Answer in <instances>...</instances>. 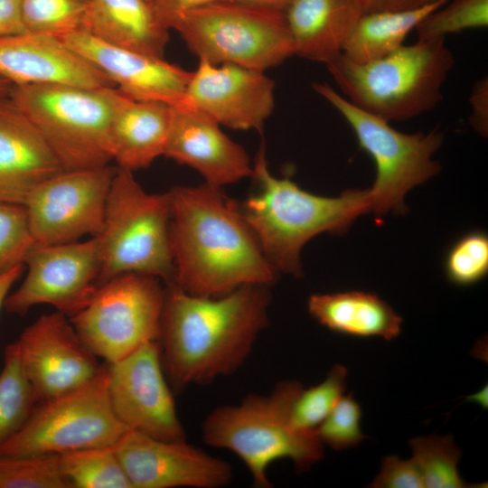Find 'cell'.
I'll list each match as a JSON object with an SVG mask.
<instances>
[{
	"mask_svg": "<svg viewBox=\"0 0 488 488\" xmlns=\"http://www.w3.org/2000/svg\"><path fill=\"white\" fill-rule=\"evenodd\" d=\"M270 300L268 286L200 296L168 284L158 343L173 385L183 389L234 373L268 324Z\"/></svg>",
	"mask_w": 488,
	"mask_h": 488,
	"instance_id": "cell-1",
	"label": "cell"
},
{
	"mask_svg": "<svg viewBox=\"0 0 488 488\" xmlns=\"http://www.w3.org/2000/svg\"><path fill=\"white\" fill-rule=\"evenodd\" d=\"M171 199L170 242L174 283L200 296H220L277 278L240 208L203 183L175 186Z\"/></svg>",
	"mask_w": 488,
	"mask_h": 488,
	"instance_id": "cell-2",
	"label": "cell"
},
{
	"mask_svg": "<svg viewBox=\"0 0 488 488\" xmlns=\"http://www.w3.org/2000/svg\"><path fill=\"white\" fill-rule=\"evenodd\" d=\"M251 177L257 191L239 208L277 273L302 276L300 252L308 240L323 232H343L359 216L371 212L368 189L326 197L301 189L288 177L274 176L264 145L255 157Z\"/></svg>",
	"mask_w": 488,
	"mask_h": 488,
	"instance_id": "cell-3",
	"label": "cell"
},
{
	"mask_svg": "<svg viewBox=\"0 0 488 488\" xmlns=\"http://www.w3.org/2000/svg\"><path fill=\"white\" fill-rule=\"evenodd\" d=\"M446 38L418 40L372 61L356 63L342 53L326 65L344 98L387 122L405 121L433 109L455 59Z\"/></svg>",
	"mask_w": 488,
	"mask_h": 488,
	"instance_id": "cell-4",
	"label": "cell"
},
{
	"mask_svg": "<svg viewBox=\"0 0 488 488\" xmlns=\"http://www.w3.org/2000/svg\"><path fill=\"white\" fill-rule=\"evenodd\" d=\"M303 388L286 380L269 394H249L238 405L216 408L202 423L204 442L238 455L258 488L272 486L267 470L277 460L289 459L296 470H308L322 459L324 445L315 431L292 424V405Z\"/></svg>",
	"mask_w": 488,
	"mask_h": 488,
	"instance_id": "cell-5",
	"label": "cell"
},
{
	"mask_svg": "<svg viewBox=\"0 0 488 488\" xmlns=\"http://www.w3.org/2000/svg\"><path fill=\"white\" fill-rule=\"evenodd\" d=\"M117 88L12 84L7 97L32 121L63 171L108 165Z\"/></svg>",
	"mask_w": 488,
	"mask_h": 488,
	"instance_id": "cell-6",
	"label": "cell"
},
{
	"mask_svg": "<svg viewBox=\"0 0 488 488\" xmlns=\"http://www.w3.org/2000/svg\"><path fill=\"white\" fill-rule=\"evenodd\" d=\"M171 199L168 192L149 193L133 172L117 167L109 189L98 239L99 286L127 273L152 276L174 283L170 242Z\"/></svg>",
	"mask_w": 488,
	"mask_h": 488,
	"instance_id": "cell-7",
	"label": "cell"
},
{
	"mask_svg": "<svg viewBox=\"0 0 488 488\" xmlns=\"http://www.w3.org/2000/svg\"><path fill=\"white\" fill-rule=\"evenodd\" d=\"M199 60L266 71L294 55L284 11L222 1L184 14L174 27Z\"/></svg>",
	"mask_w": 488,
	"mask_h": 488,
	"instance_id": "cell-8",
	"label": "cell"
},
{
	"mask_svg": "<svg viewBox=\"0 0 488 488\" xmlns=\"http://www.w3.org/2000/svg\"><path fill=\"white\" fill-rule=\"evenodd\" d=\"M314 90L332 105L350 125L360 146L373 159L376 176L368 189L371 212L383 216L404 213L407 192L436 175L440 164L432 157L444 134L439 128L427 133L406 134L389 123L350 103L327 83L315 82Z\"/></svg>",
	"mask_w": 488,
	"mask_h": 488,
	"instance_id": "cell-9",
	"label": "cell"
},
{
	"mask_svg": "<svg viewBox=\"0 0 488 488\" xmlns=\"http://www.w3.org/2000/svg\"><path fill=\"white\" fill-rule=\"evenodd\" d=\"M108 379L103 368L83 386L38 403L24 425L0 445V457L114 446L128 428L112 409Z\"/></svg>",
	"mask_w": 488,
	"mask_h": 488,
	"instance_id": "cell-10",
	"label": "cell"
},
{
	"mask_svg": "<svg viewBox=\"0 0 488 488\" xmlns=\"http://www.w3.org/2000/svg\"><path fill=\"white\" fill-rule=\"evenodd\" d=\"M164 299L159 278L122 274L101 284L70 321L84 344L110 364L159 340Z\"/></svg>",
	"mask_w": 488,
	"mask_h": 488,
	"instance_id": "cell-11",
	"label": "cell"
},
{
	"mask_svg": "<svg viewBox=\"0 0 488 488\" xmlns=\"http://www.w3.org/2000/svg\"><path fill=\"white\" fill-rule=\"evenodd\" d=\"M117 167L63 171L38 184L25 208L34 244L52 245L97 236Z\"/></svg>",
	"mask_w": 488,
	"mask_h": 488,
	"instance_id": "cell-12",
	"label": "cell"
},
{
	"mask_svg": "<svg viewBox=\"0 0 488 488\" xmlns=\"http://www.w3.org/2000/svg\"><path fill=\"white\" fill-rule=\"evenodd\" d=\"M27 275L4 306L19 315L37 305H50L66 316L81 310L99 286L101 258L96 237L78 242L39 245L24 259Z\"/></svg>",
	"mask_w": 488,
	"mask_h": 488,
	"instance_id": "cell-13",
	"label": "cell"
},
{
	"mask_svg": "<svg viewBox=\"0 0 488 488\" xmlns=\"http://www.w3.org/2000/svg\"><path fill=\"white\" fill-rule=\"evenodd\" d=\"M108 377L112 409L128 429L163 440H185L158 341L110 363Z\"/></svg>",
	"mask_w": 488,
	"mask_h": 488,
	"instance_id": "cell-14",
	"label": "cell"
},
{
	"mask_svg": "<svg viewBox=\"0 0 488 488\" xmlns=\"http://www.w3.org/2000/svg\"><path fill=\"white\" fill-rule=\"evenodd\" d=\"M15 343L39 403L83 386L104 368L60 312L40 316Z\"/></svg>",
	"mask_w": 488,
	"mask_h": 488,
	"instance_id": "cell-15",
	"label": "cell"
},
{
	"mask_svg": "<svg viewBox=\"0 0 488 488\" xmlns=\"http://www.w3.org/2000/svg\"><path fill=\"white\" fill-rule=\"evenodd\" d=\"M114 449L132 488H218L233 476L228 462L185 440H163L127 429Z\"/></svg>",
	"mask_w": 488,
	"mask_h": 488,
	"instance_id": "cell-16",
	"label": "cell"
},
{
	"mask_svg": "<svg viewBox=\"0 0 488 488\" xmlns=\"http://www.w3.org/2000/svg\"><path fill=\"white\" fill-rule=\"evenodd\" d=\"M265 72L199 60L184 103L227 127L261 131L275 107V83Z\"/></svg>",
	"mask_w": 488,
	"mask_h": 488,
	"instance_id": "cell-17",
	"label": "cell"
},
{
	"mask_svg": "<svg viewBox=\"0 0 488 488\" xmlns=\"http://www.w3.org/2000/svg\"><path fill=\"white\" fill-rule=\"evenodd\" d=\"M59 38L104 72L126 96L170 106L184 103L192 71L164 58L107 42L87 32Z\"/></svg>",
	"mask_w": 488,
	"mask_h": 488,
	"instance_id": "cell-18",
	"label": "cell"
},
{
	"mask_svg": "<svg viewBox=\"0 0 488 488\" xmlns=\"http://www.w3.org/2000/svg\"><path fill=\"white\" fill-rule=\"evenodd\" d=\"M220 126L191 105L172 106L164 155L193 168L206 183L220 188L251 177L253 164L246 150Z\"/></svg>",
	"mask_w": 488,
	"mask_h": 488,
	"instance_id": "cell-19",
	"label": "cell"
},
{
	"mask_svg": "<svg viewBox=\"0 0 488 488\" xmlns=\"http://www.w3.org/2000/svg\"><path fill=\"white\" fill-rule=\"evenodd\" d=\"M0 77L14 85L116 88L104 72L61 38L33 32L0 36Z\"/></svg>",
	"mask_w": 488,
	"mask_h": 488,
	"instance_id": "cell-20",
	"label": "cell"
},
{
	"mask_svg": "<svg viewBox=\"0 0 488 488\" xmlns=\"http://www.w3.org/2000/svg\"><path fill=\"white\" fill-rule=\"evenodd\" d=\"M61 172L36 127L7 96L0 98V202L23 205L38 184Z\"/></svg>",
	"mask_w": 488,
	"mask_h": 488,
	"instance_id": "cell-21",
	"label": "cell"
},
{
	"mask_svg": "<svg viewBox=\"0 0 488 488\" xmlns=\"http://www.w3.org/2000/svg\"><path fill=\"white\" fill-rule=\"evenodd\" d=\"M171 117L172 106L133 99L120 91L109 127L110 152L118 167L133 172L164 155Z\"/></svg>",
	"mask_w": 488,
	"mask_h": 488,
	"instance_id": "cell-22",
	"label": "cell"
},
{
	"mask_svg": "<svg viewBox=\"0 0 488 488\" xmlns=\"http://www.w3.org/2000/svg\"><path fill=\"white\" fill-rule=\"evenodd\" d=\"M294 55L327 64L363 14L356 0H291L284 11Z\"/></svg>",
	"mask_w": 488,
	"mask_h": 488,
	"instance_id": "cell-23",
	"label": "cell"
},
{
	"mask_svg": "<svg viewBox=\"0 0 488 488\" xmlns=\"http://www.w3.org/2000/svg\"><path fill=\"white\" fill-rule=\"evenodd\" d=\"M83 32L158 58H164L169 40V30L146 0H89Z\"/></svg>",
	"mask_w": 488,
	"mask_h": 488,
	"instance_id": "cell-24",
	"label": "cell"
},
{
	"mask_svg": "<svg viewBox=\"0 0 488 488\" xmlns=\"http://www.w3.org/2000/svg\"><path fill=\"white\" fill-rule=\"evenodd\" d=\"M307 308L320 324L338 333L390 341L401 332L402 317L372 293L314 294L308 298Z\"/></svg>",
	"mask_w": 488,
	"mask_h": 488,
	"instance_id": "cell-25",
	"label": "cell"
},
{
	"mask_svg": "<svg viewBox=\"0 0 488 488\" xmlns=\"http://www.w3.org/2000/svg\"><path fill=\"white\" fill-rule=\"evenodd\" d=\"M448 1L436 0L408 10L363 14L345 40L341 53L356 63L380 59L404 45L408 33L425 17Z\"/></svg>",
	"mask_w": 488,
	"mask_h": 488,
	"instance_id": "cell-26",
	"label": "cell"
},
{
	"mask_svg": "<svg viewBox=\"0 0 488 488\" xmlns=\"http://www.w3.org/2000/svg\"><path fill=\"white\" fill-rule=\"evenodd\" d=\"M38 403L14 342L5 349L0 372V445L24 425Z\"/></svg>",
	"mask_w": 488,
	"mask_h": 488,
	"instance_id": "cell-27",
	"label": "cell"
},
{
	"mask_svg": "<svg viewBox=\"0 0 488 488\" xmlns=\"http://www.w3.org/2000/svg\"><path fill=\"white\" fill-rule=\"evenodd\" d=\"M72 488H132L114 446H94L60 455Z\"/></svg>",
	"mask_w": 488,
	"mask_h": 488,
	"instance_id": "cell-28",
	"label": "cell"
},
{
	"mask_svg": "<svg viewBox=\"0 0 488 488\" xmlns=\"http://www.w3.org/2000/svg\"><path fill=\"white\" fill-rule=\"evenodd\" d=\"M411 459L427 488L471 487L459 474L462 453L451 435L418 436L411 439Z\"/></svg>",
	"mask_w": 488,
	"mask_h": 488,
	"instance_id": "cell-29",
	"label": "cell"
},
{
	"mask_svg": "<svg viewBox=\"0 0 488 488\" xmlns=\"http://www.w3.org/2000/svg\"><path fill=\"white\" fill-rule=\"evenodd\" d=\"M347 375L344 366L335 364L321 383L303 388L292 405V424L300 430L315 431L344 395Z\"/></svg>",
	"mask_w": 488,
	"mask_h": 488,
	"instance_id": "cell-30",
	"label": "cell"
},
{
	"mask_svg": "<svg viewBox=\"0 0 488 488\" xmlns=\"http://www.w3.org/2000/svg\"><path fill=\"white\" fill-rule=\"evenodd\" d=\"M86 10L82 0H22L26 31L57 37L84 31Z\"/></svg>",
	"mask_w": 488,
	"mask_h": 488,
	"instance_id": "cell-31",
	"label": "cell"
},
{
	"mask_svg": "<svg viewBox=\"0 0 488 488\" xmlns=\"http://www.w3.org/2000/svg\"><path fill=\"white\" fill-rule=\"evenodd\" d=\"M0 488H72L60 455L0 457Z\"/></svg>",
	"mask_w": 488,
	"mask_h": 488,
	"instance_id": "cell-32",
	"label": "cell"
},
{
	"mask_svg": "<svg viewBox=\"0 0 488 488\" xmlns=\"http://www.w3.org/2000/svg\"><path fill=\"white\" fill-rule=\"evenodd\" d=\"M487 25L488 0H453L426 16L415 31L418 40H428Z\"/></svg>",
	"mask_w": 488,
	"mask_h": 488,
	"instance_id": "cell-33",
	"label": "cell"
},
{
	"mask_svg": "<svg viewBox=\"0 0 488 488\" xmlns=\"http://www.w3.org/2000/svg\"><path fill=\"white\" fill-rule=\"evenodd\" d=\"M447 278L458 286H470L482 280L488 272V238L474 230L459 238L445 258Z\"/></svg>",
	"mask_w": 488,
	"mask_h": 488,
	"instance_id": "cell-34",
	"label": "cell"
},
{
	"mask_svg": "<svg viewBox=\"0 0 488 488\" xmlns=\"http://www.w3.org/2000/svg\"><path fill=\"white\" fill-rule=\"evenodd\" d=\"M33 243L24 206L0 202V277L24 264Z\"/></svg>",
	"mask_w": 488,
	"mask_h": 488,
	"instance_id": "cell-35",
	"label": "cell"
},
{
	"mask_svg": "<svg viewBox=\"0 0 488 488\" xmlns=\"http://www.w3.org/2000/svg\"><path fill=\"white\" fill-rule=\"evenodd\" d=\"M361 406L352 393L343 395L315 433L323 445L334 450L356 446L367 438L361 430Z\"/></svg>",
	"mask_w": 488,
	"mask_h": 488,
	"instance_id": "cell-36",
	"label": "cell"
},
{
	"mask_svg": "<svg viewBox=\"0 0 488 488\" xmlns=\"http://www.w3.org/2000/svg\"><path fill=\"white\" fill-rule=\"evenodd\" d=\"M373 488H424L419 471L412 459L391 455L383 458L380 471L369 485Z\"/></svg>",
	"mask_w": 488,
	"mask_h": 488,
	"instance_id": "cell-37",
	"label": "cell"
},
{
	"mask_svg": "<svg viewBox=\"0 0 488 488\" xmlns=\"http://www.w3.org/2000/svg\"><path fill=\"white\" fill-rule=\"evenodd\" d=\"M222 1L226 0H152L150 3L159 22L170 31L184 14Z\"/></svg>",
	"mask_w": 488,
	"mask_h": 488,
	"instance_id": "cell-38",
	"label": "cell"
},
{
	"mask_svg": "<svg viewBox=\"0 0 488 488\" xmlns=\"http://www.w3.org/2000/svg\"><path fill=\"white\" fill-rule=\"evenodd\" d=\"M469 123L482 136L488 134V78L483 77L473 85L469 98Z\"/></svg>",
	"mask_w": 488,
	"mask_h": 488,
	"instance_id": "cell-39",
	"label": "cell"
},
{
	"mask_svg": "<svg viewBox=\"0 0 488 488\" xmlns=\"http://www.w3.org/2000/svg\"><path fill=\"white\" fill-rule=\"evenodd\" d=\"M27 32L23 21L22 0H0V36Z\"/></svg>",
	"mask_w": 488,
	"mask_h": 488,
	"instance_id": "cell-40",
	"label": "cell"
},
{
	"mask_svg": "<svg viewBox=\"0 0 488 488\" xmlns=\"http://www.w3.org/2000/svg\"><path fill=\"white\" fill-rule=\"evenodd\" d=\"M436 0H356L363 14L417 8Z\"/></svg>",
	"mask_w": 488,
	"mask_h": 488,
	"instance_id": "cell-41",
	"label": "cell"
},
{
	"mask_svg": "<svg viewBox=\"0 0 488 488\" xmlns=\"http://www.w3.org/2000/svg\"><path fill=\"white\" fill-rule=\"evenodd\" d=\"M23 270V264L15 267L0 277V310L4 306L5 300L9 294L10 288L20 277Z\"/></svg>",
	"mask_w": 488,
	"mask_h": 488,
	"instance_id": "cell-42",
	"label": "cell"
},
{
	"mask_svg": "<svg viewBox=\"0 0 488 488\" xmlns=\"http://www.w3.org/2000/svg\"><path fill=\"white\" fill-rule=\"evenodd\" d=\"M240 5L285 11L291 0H226Z\"/></svg>",
	"mask_w": 488,
	"mask_h": 488,
	"instance_id": "cell-43",
	"label": "cell"
},
{
	"mask_svg": "<svg viewBox=\"0 0 488 488\" xmlns=\"http://www.w3.org/2000/svg\"><path fill=\"white\" fill-rule=\"evenodd\" d=\"M11 86L12 83L9 80L0 77V98L7 96Z\"/></svg>",
	"mask_w": 488,
	"mask_h": 488,
	"instance_id": "cell-44",
	"label": "cell"
},
{
	"mask_svg": "<svg viewBox=\"0 0 488 488\" xmlns=\"http://www.w3.org/2000/svg\"><path fill=\"white\" fill-rule=\"evenodd\" d=\"M486 388L485 389L480 390L478 393H475L474 396H472L471 399H475L477 402H479L483 408L486 407L487 401L484 400V398H486Z\"/></svg>",
	"mask_w": 488,
	"mask_h": 488,
	"instance_id": "cell-45",
	"label": "cell"
},
{
	"mask_svg": "<svg viewBox=\"0 0 488 488\" xmlns=\"http://www.w3.org/2000/svg\"><path fill=\"white\" fill-rule=\"evenodd\" d=\"M82 1H84V2L88 3V2L89 1V0H82Z\"/></svg>",
	"mask_w": 488,
	"mask_h": 488,
	"instance_id": "cell-46",
	"label": "cell"
},
{
	"mask_svg": "<svg viewBox=\"0 0 488 488\" xmlns=\"http://www.w3.org/2000/svg\"><path fill=\"white\" fill-rule=\"evenodd\" d=\"M146 1L151 2L152 0H146Z\"/></svg>",
	"mask_w": 488,
	"mask_h": 488,
	"instance_id": "cell-47",
	"label": "cell"
}]
</instances>
